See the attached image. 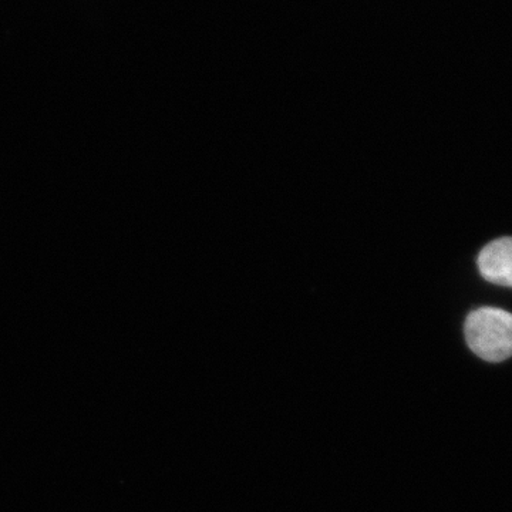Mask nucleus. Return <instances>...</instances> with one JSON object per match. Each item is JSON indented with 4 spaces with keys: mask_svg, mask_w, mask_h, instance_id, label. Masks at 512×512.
<instances>
[{
    "mask_svg": "<svg viewBox=\"0 0 512 512\" xmlns=\"http://www.w3.org/2000/svg\"><path fill=\"white\" fill-rule=\"evenodd\" d=\"M468 348L487 362L498 363L512 356V313L481 308L467 316L464 325Z\"/></svg>",
    "mask_w": 512,
    "mask_h": 512,
    "instance_id": "obj_1",
    "label": "nucleus"
},
{
    "mask_svg": "<svg viewBox=\"0 0 512 512\" xmlns=\"http://www.w3.org/2000/svg\"><path fill=\"white\" fill-rule=\"evenodd\" d=\"M485 281L512 288V238H500L483 248L477 259Z\"/></svg>",
    "mask_w": 512,
    "mask_h": 512,
    "instance_id": "obj_2",
    "label": "nucleus"
}]
</instances>
